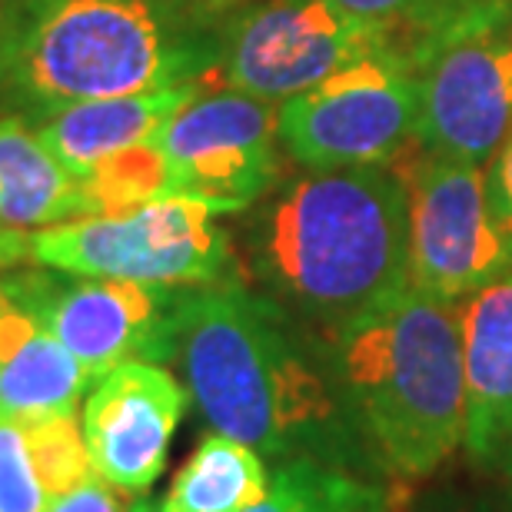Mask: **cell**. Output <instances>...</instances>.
<instances>
[{"label":"cell","instance_id":"14","mask_svg":"<svg viewBox=\"0 0 512 512\" xmlns=\"http://www.w3.org/2000/svg\"><path fill=\"white\" fill-rule=\"evenodd\" d=\"M94 386L74 353L50 333L40 313L10 290L4 273L0 300V419L34 423L74 416L80 396Z\"/></svg>","mask_w":512,"mask_h":512},{"label":"cell","instance_id":"15","mask_svg":"<svg viewBox=\"0 0 512 512\" xmlns=\"http://www.w3.org/2000/svg\"><path fill=\"white\" fill-rule=\"evenodd\" d=\"M200 94V84H177L163 90L107 100H80L34 117L30 124L64 163L77 183H84L100 163L120 157L157 137V130Z\"/></svg>","mask_w":512,"mask_h":512},{"label":"cell","instance_id":"5","mask_svg":"<svg viewBox=\"0 0 512 512\" xmlns=\"http://www.w3.org/2000/svg\"><path fill=\"white\" fill-rule=\"evenodd\" d=\"M409 54L419 67L416 140L486 167L512 137V4L459 0L429 14Z\"/></svg>","mask_w":512,"mask_h":512},{"label":"cell","instance_id":"18","mask_svg":"<svg viewBox=\"0 0 512 512\" xmlns=\"http://www.w3.org/2000/svg\"><path fill=\"white\" fill-rule=\"evenodd\" d=\"M127 512H163L153 499H137ZM247 512H393L386 479L356 476L313 459L276 463L263 503Z\"/></svg>","mask_w":512,"mask_h":512},{"label":"cell","instance_id":"25","mask_svg":"<svg viewBox=\"0 0 512 512\" xmlns=\"http://www.w3.org/2000/svg\"><path fill=\"white\" fill-rule=\"evenodd\" d=\"M486 183L493 207L503 220V227L512 233V137L499 147V153L486 163Z\"/></svg>","mask_w":512,"mask_h":512},{"label":"cell","instance_id":"13","mask_svg":"<svg viewBox=\"0 0 512 512\" xmlns=\"http://www.w3.org/2000/svg\"><path fill=\"white\" fill-rule=\"evenodd\" d=\"M463 326L466 429L476 466L499 469L512 439V270L459 303Z\"/></svg>","mask_w":512,"mask_h":512},{"label":"cell","instance_id":"2","mask_svg":"<svg viewBox=\"0 0 512 512\" xmlns=\"http://www.w3.org/2000/svg\"><path fill=\"white\" fill-rule=\"evenodd\" d=\"M250 260L273 300L340 330L409 286L403 177L386 167L310 170L256 213Z\"/></svg>","mask_w":512,"mask_h":512},{"label":"cell","instance_id":"16","mask_svg":"<svg viewBox=\"0 0 512 512\" xmlns=\"http://www.w3.org/2000/svg\"><path fill=\"white\" fill-rule=\"evenodd\" d=\"M77 217H90L84 187L24 114H0V223L44 230Z\"/></svg>","mask_w":512,"mask_h":512},{"label":"cell","instance_id":"26","mask_svg":"<svg viewBox=\"0 0 512 512\" xmlns=\"http://www.w3.org/2000/svg\"><path fill=\"white\" fill-rule=\"evenodd\" d=\"M30 243H34V230H17L0 223V273H10L30 260Z\"/></svg>","mask_w":512,"mask_h":512},{"label":"cell","instance_id":"4","mask_svg":"<svg viewBox=\"0 0 512 512\" xmlns=\"http://www.w3.org/2000/svg\"><path fill=\"white\" fill-rule=\"evenodd\" d=\"M227 17L173 0H30L0 100L27 120L50 110L200 84L220 67Z\"/></svg>","mask_w":512,"mask_h":512},{"label":"cell","instance_id":"22","mask_svg":"<svg viewBox=\"0 0 512 512\" xmlns=\"http://www.w3.org/2000/svg\"><path fill=\"white\" fill-rule=\"evenodd\" d=\"M353 14L376 17V20H423L429 14L459 4V0H336Z\"/></svg>","mask_w":512,"mask_h":512},{"label":"cell","instance_id":"3","mask_svg":"<svg viewBox=\"0 0 512 512\" xmlns=\"http://www.w3.org/2000/svg\"><path fill=\"white\" fill-rule=\"evenodd\" d=\"M353 426L386 479L433 476L463 446L459 303L406 286L326 336Z\"/></svg>","mask_w":512,"mask_h":512},{"label":"cell","instance_id":"8","mask_svg":"<svg viewBox=\"0 0 512 512\" xmlns=\"http://www.w3.org/2000/svg\"><path fill=\"white\" fill-rule=\"evenodd\" d=\"M403 24L353 14L336 0H263L227 24L220 70L227 87L283 104L356 60L409 47Z\"/></svg>","mask_w":512,"mask_h":512},{"label":"cell","instance_id":"28","mask_svg":"<svg viewBox=\"0 0 512 512\" xmlns=\"http://www.w3.org/2000/svg\"><path fill=\"white\" fill-rule=\"evenodd\" d=\"M499 473H503V483H506V506H509V512H512V439H509V446H506L503 459H499Z\"/></svg>","mask_w":512,"mask_h":512},{"label":"cell","instance_id":"27","mask_svg":"<svg viewBox=\"0 0 512 512\" xmlns=\"http://www.w3.org/2000/svg\"><path fill=\"white\" fill-rule=\"evenodd\" d=\"M180 7H193V10H207V14H217V17H230L237 14L250 4V0H173Z\"/></svg>","mask_w":512,"mask_h":512},{"label":"cell","instance_id":"1","mask_svg":"<svg viewBox=\"0 0 512 512\" xmlns=\"http://www.w3.org/2000/svg\"><path fill=\"white\" fill-rule=\"evenodd\" d=\"M177 360L210 429L290 463L386 479L346 409L330 346L270 293L240 283L190 286ZM389 483V479H386Z\"/></svg>","mask_w":512,"mask_h":512},{"label":"cell","instance_id":"9","mask_svg":"<svg viewBox=\"0 0 512 512\" xmlns=\"http://www.w3.org/2000/svg\"><path fill=\"white\" fill-rule=\"evenodd\" d=\"M10 290L34 306L90 380L120 363H170L180 350V310L190 286H153L30 266L7 273Z\"/></svg>","mask_w":512,"mask_h":512},{"label":"cell","instance_id":"24","mask_svg":"<svg viewBox=\"0 0 512 512\" xmlns=\"http://www.w3.org/2000/svg\"><path fill=\"white\" fill-rule=\"evenodd\" d=\"M27 10L30 0H0V94H4L10 67H14L20 34H24L27 24Z\"/></svg>","mask_w":512,"mask_h":512},{"label":"cell","instance_id":"10","mask_svg":"<svg viewBox=\"0 0 512 512\" xmlns=\"http://www.w3.org/2000/svg\"><path fill=\"white\" fill-rule=\"evenodd\" d=\"M403 183L409 286L463 303L512 270V233L493 207L483 163L423 153Z\"/></svg>","mask_w":512,"mask_h":512},{"label":"cell","instance_id":"11","mask_svg":"<svg viewBox=\"0 0 512 512\" xmlns=\"http://www.w3.org/2000/svg\"><path fill=\"white\" fill-rule=\"evenodd\" d=\"M276 110L243 90L193 97L153 143L167 163V197L197 200L213 213H240L280 177Z\"/></svg>","mask_w":512,"mask_h":512},{"label":"cell","instance_id":"21","mask_svg":"<svg viewBox=\"0 0 512 512\" xmlns=\"http://www.w3.org/2000/svg\"><path fill=\"white\" fill-rule=\"evenodd\" d=\"M409 512H509L499 499L463 486H433L416 499Z\"/></svg>","mask_w":512,"mask_h":512},{"label":"cell","instance_id":"12","mask_svg":"<svg viewBox=\"0 0 512 512\" xmlns=\"http://www.w3.org/2000/svg\"><path fill=\"white\" fill-rule=\"evenodd\" d=\"M187 403V386L160 363L130 360L100 376L80 413L94 473L120 496L150 493Z\"/></svg>","mask_w":512,"mask_h":512},{"label":"cell","instance_id":"7","mask_svg":"<svg viewBox=\"0 0 512 512\" xmlns=\"http://www.w3.org/2000/svg\"><path fill=\"white\" fill-rule=\"evenodd\" d=\"M419 124V67L409 47L383 50L283 100L280 143L313 173L389 167Z\"/></svg>","mask_w":512,"mask_h":512},{"label":"cell","instance_id":"17","mask_svg":"<svg viewBox=\"0 0 512 512\" xmlns=\"http://www.w3.org/2000/svg\"><path fill=\"white\" fill-rule=\"evenodd\" d=\"M273 473L263 463V453L233 436L207 433L193 456L183 463L167 496L160 499L163 512H247L270 493Z\"/></svg>","mask_w":512,"mask_h":512},{"label":"cell","instance_id":"29","mask_svg":"<svg viewBox=\"0 0 512 512\" xmlns=\"http://www.w3.org/2000/svg\"><path fill=\"white\" fill-rule=\"evenodd\" d=\"M0 300H4V273H0Z\"/></svg>","mask_w":512,"mask_h":512},{"label":"cell","instance_id":"6","mask_svg":"<svg viewBox=\"0 0 512 512\" xmlns=\"http://www.w3.org/2000/svg\"><path fill=\"white\" fill-rule=\"evenodd\" d=\"M30 260L74 276L213 286L230 283L233 243L210 207L167 197L34 230Z\"/></svg>","mask_w":512,"mask_h":512},{"label":"cell","instance_id":"20","mask_svg":"<svg viewBox=\"0 0 512 512\" xmlns=\"http://www.w3.org/2000/svg\"><path fill=\"white\" fill-rule=\"evenodd\" d=\"M54 496L30 449L27 426L0 419V512H50Z\"/></svg>","mask_w":512,"mask_h":512},{"label":"cell","instance_id":"23","mask_svg":"<svg viewBox=\"0 0 512 512\" xmlns=\"http://www.w3.org/2000/svg\"><path fill=\"white\" fill-rule=\"evenodd\" d=\"M124 499L110 483H104L100 476H90L87 483H80L77 489H70L60 499H54L50 512H127Z\"/></svg>","mask_w":512,"mask_h":512},{"label":"cell","instance_id":"19","mask_svg":"<svg viewBox=\"0 0 512 512\" xmlns=\"http://www.w3.org/2000/svg\"><path fill=\"white\" fill-rule=\"evenodd\" d=\"M24 426L30 436V449H34L37 469L54 499L70 493V489H77L80 483H87L90 476H97L77 413L34 419V423H24Z\"/></svg>","mask_w":512,"mask_h":512}]
</instances>
